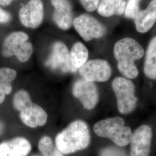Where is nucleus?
Masks as SVG:
<instances>
[{
	"label": "nucleus",
	"mask_w": 156,
	"mask_h": 156,
	"mask_svg": "<svg viewBox=\"0 0 156 156\" xmlns=\"http://www.w3.org/2000/svg\"><path fill=\"white\" fill-rule=\"evenodd\" d=\"M28 35L22 31H15L10 34L4 39L2 55L4 57L16 56L21 62H26L31 57L33 47L28 42Z\"/></svg>",
	"instance_id": "20e7f679"
},
{
	"label": "nucleus",
	"mask_w": 156,
	"mask_h": 156,
	"mask_svg": "<svg viewBox=\"0 0 156 156\" xmlns=\"http://www.w3.org/2000/svg\"><path fill=\"white\" fill-rule=\"evenodd\" d=\"M55 10L53 18L59 28L68 30L73 24V13L71 4L68 0H51Z\"/></svg>",
	"instance_id": "ddd939ff"
},
{
	"label": "nucleus",
	"mask_w": 156,
	"mask_h": 156,
	"mask_svg": "<svg viewBox=\"0 0 156 156\" xmlns=\"http://www.w3.org/2000/svg\"><path fill=\"white\" fill-rule=\"evenodd\" d=\"M90 140L88 125L83 120H77L57 135L55 145L62 154H69L87 147Z\"/></svg>",
	"instance_id": "f257e3e1"
},
{
	"label": "nucleus",
	"mask_w": 156,
	"mask_h": 156,
	"mask_svg": "<svg viewBox=\"0 0 156 156\" xmlns=\"http://www.w3.org/2000/svg\"><path fill=\"white\" fill-rule=\"evenodd\" d=\"M73 94L80 101L84 108L92 110L99 101V93L94 82L87 81L83 78L75 82L72 88Z\"/></svg>",
	"instance_id": "6e6552de"
},
{
	"label": "nucleus",
	"mask_w": 156,
	"mask_h": 156,
	"mask_svg": "<svg viewBox=\"0 0 156 156\" xmlns=\"http://www.w3.org/2000/svg\"><path fill=\"white\" fill-rule=\"evenodd\" d=\"M123 0H101L97 8L98 13L104 17H110L116 14Z\"/></svg>",
	"instance_id": "6ab92c4d"
},
{
	"label": "nucleus",
	"mask_w": 156,
	"mask_h": 156,
	"mask_svg": "<svg viewBox=\"0 0 156 156\" xmlns=\"http://www.w3.org/2000/svg\"><path fill=\"white\" fill-rule=\"evenodd\" d=\"M45 64L55 71L64 73H75L78 71L71 63L70 53L67 46L60 41L53 44L50 56Z\"/></svg>",
	"instance_id": "423d86ee"
},
{
	"label": "nucleus",
	"mask_w": 156,
	"mask_h": 156,
	"mask_svg": "<svg viewBox=\"0 0 156 156\" xmlns=\"http://www.w3.org/2000/svg\"><path fill=\"white\" fill-rule=\"evenodd\" d=\"M152 129L147 125H142L134 132L131 142V156H149L152 140Z\"/></svg>",
	"instance_id": "9b49d317"
},
{
	"label": "nucleus",
	"mask_w": 156,
	"mask_h": 156,
	"mask_svg": "<svg viewBox=\"0 0 156 156\" xmlns=\"http://www.w3.org/2000/svg\"><path fill=\"white\" fill-rule=\"evenodd\" d=\"M93 129L98 136L111 140L119 147L130 144L133 135L131 128L126 126L124 120L120 117L100 120L95 124Z\"/></svg>",
	"instance_id": "7ed1b4c3"
},
{
	"label": "nucleus",
	"mask_w": 156,
	"mask_h": 156,
	"mask_svg": "<svg viewBox=\"0 0 156 156\" xmlns=\"http://www.w3.org/2000/svg\"><path fill=\"white\" fill-rule=\"evenodd\" d=\"M13 1V0H0V5L4 6L9 5Z\"/></svg>",
	"instance_id": "cd10ccee"
},
{
	"label": "nucleus",
	"mask_w": 156,
	"mask_h": 156,
	"mask_svg": "<svg viewBox=\"0 0 156 156\" xmlns=\"http://www.w3.org/2000/svg\"><path fill=\"white\" fill-rule=\"evenodd\" d=\"M11 19V15L8 12L0 8V23L5 24L9 22Z\"/></svg>",
	"instance_id": "393cba45"
},
{
	"label": "nucleus",
	"mask_w": 156,
	"mask_h": 156,
	"mask_svg": "<svg viewBox=\"0 0 156 156\" xmlns=\"http://www.w3.org/2000/svg\"><path fill=\"white\" fill-rule=\"evenodd\" d=\"M144 73L147 77L156 79V37L149 44L146 52L144 65Z\"/></svg>",
	"instance_id": "dca6fc26"
},
{
	"label": "nucleus",
	"mask_w": 156,
	"mask_h": 156,
	"mask_svg": "<svg viewBox=\"0 0 156 156\" xmlns=\"http://www.w3.org/2000/svg\"><path fill=\"white\" fill-rule=\"evenodd\" d=\"M22 123L30 128H37L45 126L48 121L46 112L32 101L19 112Z\"/></svg>",
	"instance_id": "f8f14e48"
},
{
	"label": "nucleus",
	"mask_w": 156,
	"mask_h": 156,
	"mask_svg": "<svg viewBox=\"0 0 156 156\" xmlns=\"http://www.w3.org/2000/svg\"><path fill=\"white\" fill-rule=\"evenodd\" d=\"M17 72L14 69L8 67L0 68V82L11 83L16 78Z\"/></svg>",
	"instance_id": "412c9836"
},
{
	"label": "nucleus",
	"mask_w": 156,
	"mask_h": 156,
	"mask_svg": "<svg viewBox=\"0 0 156 156\" xmlns=\"http://www.w3.org/2000/svg\"><path fill=\"white\" fill-rule=\"evenodd\" d=\"M32 102L31 96L27 91L20 90L13 97V106L17 111H21L26 106Z\"/></svg>",
	"instance_id": "aec40b11"
},
{
	"label": "nucleus",
	"mask_w": 156,
	"mask_h": 156,
	"mask_svg": "<svg viewBox=\"0 0 156 156\" xmlns=\"http://www.w3.org/2000/svg\"><path fill=\"white\" fill-rule=\"evenodd\" d=\"M69 53L71 63L73 67L77 70L87 62L89 51L82 42H78L73 45Z\"/></svg>",
	"instance_id": "f3484780"
},
{
	"label": "nucleus",
	"mask_w": 156,
	"mask_h": 156,
	"mask_svg": "<svg viewBox=\"0 0 156 156\" xmlns=\"http://www.w3.org/2000/svg\"><path fill=\"white\" fill-rule=\"evenodd\" d=\"M19 19L27 28H37L44 19V5L41 0H30L19 11Z\"/></svg>",
	"instance_id": "9d476101"
},
{
	"label": "nucleus",
	"mask_w": 156,
	"mask_h": 156,
	"mask_svg": "<svg viewBox=\"0 0 156 156\" xmlns=\"http://www.w3.org/2000/svg\"><path fill=\"white\" fill-rule=\"evenodd\" d=\"M126 2L125 1H123L121 3V4L119 6L118 9H117V12H116V15H122L123 13L125 12V9L126 8Z\"/></svg>",
	"instance_id": "a878e982"
},
{
	"label": "nucleus",
	"mask_w": 156,
	"mask_h": 156,
	"mask_svg": "<svg viewBox=\"0 0 156 156\" xmlns=\"http://www.w3.org/2000/svg\"><path fill=\"white\" fill-rule=\"evenodd\" d=\"M140 0H128L124 12L125 16L130 19H135L140 12Z\"/></svg>",
	"instance_id": "4be33fe9"
},
{
	"label": "nucleus",
	"mask_w": 156,
	"mask_h": 156,
	"mask_svg": "<svg viewBox=\"0 0 156 156\" xmlns=\"http://www.w3.org/2000/svg\"><path fill=\"white\" fill-rule=\"evenodd\" d=\"M117 99V108L122 114L134 111L138 99L135 95V86L132 81L123 77H117L112 83Z\"/></svg>",
	"instance_id": "39448f33"
},
{
	"label": "nucleus",
	"mask_w": 156,
	"mask_h": 156,
	"mask_svg": "<svg viewBox=\"0 0 156 156\" xmlns=\"http://www.w3.org/2000/svg\"><path fill=\"white\" fill-rule=\"evenodd\" d=\"M73 25L85 41L101 38L106 32L105 27L102 23L89 15L83 14L76 17Z\"/></svg>",
	"instance_id": "0eeeda50"
},
{
	"label": "nucleus",
	"mask_w": 156,
	"mask_h": 156,
	"mask_svg": "<svg viewBox=\"0 0 156 156\" xmlns=\"http://www.w3.org/2000/svg\"><path fill=\"white\" fill-rule=\"evenodd\" d=\"M101 0H80L81 4L88 12H93L96 10Z\"/></svg>",
	"instance_id": "b1692460"
},
{
	"label": "nucleus",
	"mask_w": 156,
	"mask_h": 156,
	"mask_svg": "<svg viewBox=\"0 0 156 156\" xmlns=\"http://www.w3.org/2000/svg\"><path fill=\"white\" fill-rule=\"evenodd\" d=\"M31 145L24 137H16L0 144V156H27Z\"/></svg>",
	"instance_id": "4468645a"
},
{
	"label": "nucleus",
	"mask_w": 156,
	"mask_h": 156,
	"mask_svg": "<svg viewBox=\"0 0 156 156\" xmlns=\"http://www.w3.org/2000/svg\"><path fill=\"white\" fill-rule=\"evenodd\" d=\"M134 19L138 32L145 33L148 31L156 22V0H152L147 8L140 11Z\"/></svg>",
	"instance_id": "2eb2a0df"
},
{
	"label": "nucleus",
	"mask_w": 156,
	"mask_h": 156,
	"mask_svg": "<svg viewBox=\"0 0 156 156\" xmlns=\"http://www.w3.org/2000/svg\"><path fill=\"white\" fill-rule=\"evenodd\" d=\"M113 51L119 71L128 79L136 78L139 73L135 62L144 55L142 46L134 39L125 38L116 43Z\"/></svg>",
	"instance_id": "f03ea898"
},
{
	"label": "nucleus",
	"mask_w": 156,
	"mask_h": 156,
	"mask_svg": "<svg viewBox=\"0 0 156 156\" xmlns=\"http://www.w3.org/2000/svg\"><path fill=\"white\" fill-rule=\"evenodd\" d=\"M37 156V155H34V156Z\"/></svg>",
	"instance_id": "c85d7f7f"
},
{
	"label": "nucleus",
	"mask_w": 156,
	"mask_h": 156,
	"mask_svg": "<svg viewBox=\"0 0 156 156\" xmlns=\"http://www.w3.org/2000/svg\"><path fill=\"white\" fill-rule=\"evenodd\" d=\"M6 95L4 92L3 90H2L1 85H0V105L4 103V102L5 100Z\"/></svg>",
	"instance_id": "bb28decb"
},
{
	"label": "nucleus",
	"mask_w": 156,
	"mask_h": 156,
	"mask_svg": "<svg viewBox=\"0 0 156 156\" xmlns=\"http://www.w3.org/2000/svg\"><path fill=\"white\" fill-rule=\"evenodd\" d=\"M38 149L43 156H64L48 136H44L39 140Z\"/></svg>",
	"instance_id": "a211bd4d"
},
{
	"label": "nucleus",
	"mask_w": 156,
	"mask_h": 156,
	"mask_svg": "<svg viewBox=\"0 0 156 156\" xmlns=\"http://www.w3.org/2000/svg\"><path fill=\"white\" fill-rule=\"evenodd\" d=\"M79 73L82 78L87 81L104 82L111 76V67L106 60H91L79 68Z\"/></svg>",
	"instance_id": "1a4fd4ad"
},
{
	"label": "nucleus",
	"mask_w": 156,
	"mask_h": 156,
	"mask_svg": "<svg viewBox=\"0 0 156 156\" xmlns=\"http://www.w3.org/2000/svg\"><path fill=\"white\" fill-rule=\"evenodd\" d=\"M100 156H128L125 151L116 146H109L101 151Z\"/></svg>",
	"instance_id": "5701e85b"
}]
</instances>
